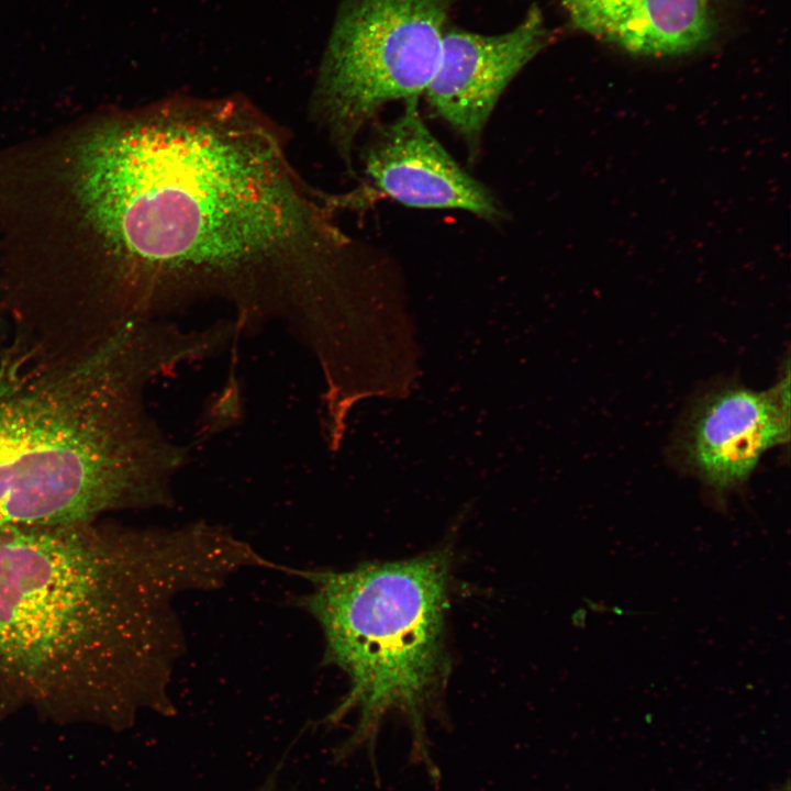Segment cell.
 Returning <instances> with one entry per match:
<instances>
[{
  "label": "cell",
  "mask_w": 791,
  "mask_h": 791,
  "mask_svg": "<svg viewBox=\"0 0 791 791\" xmlns=\"http://www.w3.org/2000/svg\"><path fill=\"white\" fill-rule=\"evenodd\" d=\"M77 192L144 301L325 300L346 238L283 130L241 97H170L83 144Z\"/></svg>",
  "instance_id": "cell-1"
},
{
  "label": "cell",
  "mask_w": 791,
  "mask_h": 791,
  "mask_svg": "<svg viewBox=\"0 0 791 791\" xmlns=\"http://www.w3.org/2000/svg\"><path fill=\"white\" fill-rule=\"evenodd\" d=\"M259 556L204 523L138 528L100 520L0 528V716L122 729L171 715L183 651L175 609Z\"/></svg>",
  "instance_id": "cell-2"
},
{
  "label": "cell",
  "mask_w": 791,
  "mask_h": 791,
  "mask_svg": "<svg viewBox=\"0 0 791 791\" xmlns=\"http://www.w3.org/2000/svg\"><path fill=\"white\" fill-rule=\"evenodd\" d=\"M144 345L129 324L80 352L0 360V528L100 520L167 501L140 402Z\"/></svg>",
  "instance_id": "cell-3"
},
{
  "label": "cell",
  "mask_w": 791,
  "mask_h": 791,
  "mask_svg": "<svg viewBox=\"0 0 791 791\" xmlns=\"http://www.w3.org/2000/svg\"><path fill=\"white\" fill-rule=\"evenodd\" d=\"M449 573L450 554L445 549L345 571L297 569L296 576L311 584L298 605L322 628L323 660L349 680L346 695L327 716L334 724L356 714L354 731L337 748V758L366 750L376 771L381 724L397 713L410 728L411 761L438 782L427 722L441 714L449 668L445 642Z\"/></svg>",
  "instance_id": "cell-4"
},
{
  "label": "cell",
  "mask_w": 791,
  "mask_h": 791,
  "mask_svg": "<svg viewBox=\"0 0 791 791\" xmlns=\"http://www.w3.org/2000/svg\"><path fill=\"white\" fill-rule=\"evenodd\" d=\"M460 0H344L313 97V113L348 157L386 103L424 94L448 16Z\"/></svg>",
  "instance_id": "cell-5"
},
{
  "label": "cell",
  "mask_w": 791,
  "mask_h": 791,
  "mask_svg": "<svg viewBox=\"0 0 791 791\" xmlns=\"http://www.w3.org/2000/svg\"><path fill=\"white\" fill-rule=\"evenodd\" d=\"M789 367L766 391L715 387L692 405L680 437L686 467L720 505L749 479L761 457L790 438Z\"/></svg>",
  "instance_id": "cell-6"
},
{
  "label": "cell",
  "mask_w": 791,
  "mask_h": 791,
  "mask_svg": "<svg viewBox=\"0 0 791 791\" xmlns=\"http://www.w3.org/2000/svg\"><path fill=\"white\" fill-rule=\"evenodd\" d=\"M545 19L532 4L522 21L499 34L447 26L424 96L430 108L475 152L504 89L547 44Z\"/></svg>",
  "instance_id": "cell-7"
},
{
  "label": "cell",
  "mask_w": 791,
  "mask_h": 791,
  "mask_svg": "<svg viewBox=\"0 0 791 791\" xmlns=\"http://www.w3.org/2000/svg\"><path fill=\"white\" fill-rule=\"evenodd\" d=\"M374 185L396 201L421 209H458L484 220L501 218L491 192L467 174L422 120L417 99L376 132L364 154Z\"/></svg>",
  "instance_id": "cell-8"
},
{
  "label": "cell",
  "mask_w": 791,
  "mask_h": 791,
  "mask_svg": "<svg viewBox=\"0 0 791 791\" xmlns=\"http://www.w3.org/2000/svg\"><path fill=\"white\" fill-rule=\"evenodd\" d=\"M572 24L646 56L691 52L709 40L712 22L701 0H560Z\"/></svg>",
  "instance_id": "cell-9"
},
{
  "label": "cell",
  "mask_w": 791,
  "mask_h": 791,
  "mask_svg": "<svg viewBox=\"0 0 791 791\" xmlns=\"http://www.w3.org/2000/svg\"><path fill=\"white\" fill-rule=\"evenodd\" d=\"M258 791H274V789H272V782H271V781L268 782L266 786H264V787H263L260 790H258Z\"/></svg>",
  "instance_id": "cell-10"
},
{
  "label": "cell",
  "mask_w": 791,
  "mask_h": 791,
  "mask_svg": "<svg viewBox=\"0 0 791 791\" xmlns=\"http://www.w3.org/2000/svg\"><path fill=\"white\" fill-rule=\"evenodd\" d=\"M701 1H702L703 3H705V4L708 3V0H701Z\"/></svg>",
  "instance_id": "cell-11"
}]
</instances>
